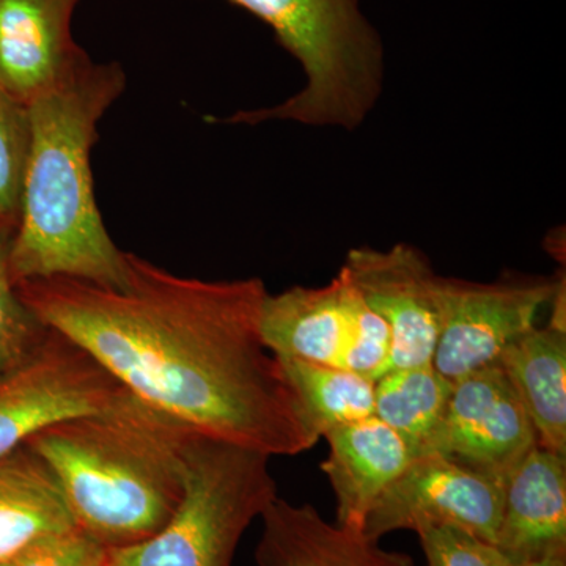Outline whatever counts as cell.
<instances>
[{
    "instance_id": "6da1fadb",
    "label": "cell",
    "mask_w": 566,
    "mask_h": 566,
    "mask_svg": "<svg viewBox=\"0 0 566 566\" xmlns=\"http://www.w3.org/2000/svg\"><path fill=\"white\" fill-rule=\"evenodd\" d=\"M17 289L48 327L189 430L270 458L301 455L319 441L264 344L262 279L181 277L126 252L122 289L69 277Z\"/></svg>"
},
{
    "instance_id": "7a4b0ae2",
    "label": "cell",
    "mask_w": 566,
    "mask_h": 566,
    "mask_svg": "<svg viewBox=\"0 0 566 566\" xmlns=\"http://www.w3.org/2000/svg\"><path fill=\"white\" fill-rule=\"evenodd\" d=\"M125 88L120 63L87 54L29 104L31 144L10 245L14 283L69 277L125 285L126 252L104 226L92 174L98 123Z\"/></svg>"
},
{
    "instance_id": "3957f363",
    "label": "cell",
    "mask_w": 566,
    "mask_h": 566,
    "mask_svg": "<svg viewBox=\"0 0 566 566\" xmlns=\"http://www.w3.org/2000/svg\"><path fill=\"white\" fill-rule=\"evenodd\" d=\"M196 434L129 392L102 411L52 424L25 446L57 476L74 526L118 551L147 542L172 517Z\"/></svg>"
},
{
    "instance_id": "277c9868",
    "label": "cell",
    "mask_w": 566,
    "mask_h": 566,
    "mask_svg": "<svg viewBox=\"0 0 566 566\" xmlns=\"http://www.w3.org/2000/svg\"><path fill=\"white\" fill-rule=\"evenodd\" d=\"M273 29L279 43L303 66L296 95L266 109L240 111L229 125L296 122L314 128H360L385 91L381 35L359 0H229Z\"/></svg>"
},
{
    "instance_id": "5b68a950",
    "label": "cell",
    "mask_w": 566,
    "mask_h": 566,
    "mask_svg": "<svg viewBox=\"0 0 566 566\" xmlns=\"http://www.w3.org/2000/svg\"><path fill=\"white\" fill-rule=\"evenodd\" d=\"M271 458L197 433L185 493L166 526L147 542L107 551L111 566H232L241 538L275 499Z\"/></svg>"
},
{
    "instance_id": "8992f818",
    "label": "cell",
    "mask_w": 566,
    "mask_h": 566,
    "mask_svg": "<svg viewBox=\"0 0 566 566\" xmlns=\"http://www.w3.org/2000/svg\"><path fill=\"white\" fill-rule=\"evenodd\" d=\"M264 344L277 357L333 365L376 379L385 374L392 335L340 268L323 286L268 293L262 308Z\"/></svg>"
},
{
    "instance_id": "52a82bcc",
    "label": "cell",
    "mask_w": 566,
    "mask_h": 566,
    "mask_svg": "<svg viewBox=\"0 0 566 566\" xmlns=\"http://www.w3.org/2000/svg\"><path fill=\"white\" fill-rule=\"evenodd\" d=\"M129 390L87 349L59 331L0 374V457L63 420L109 408Z\"/></svg>"
},
{
    "instance_id": "ba28073f",
    "label": "cell",
    "mask_w": 566,
    "mask_h": 566,
    "mask_svg": "<svg viewBox=\"0 0 566 566\" xmlns=\"http://www.w3.org/2000/svg\"><path fill=\"white\" fill-rule=\"evenodd\" d=\"M565 279L506 275L494 282L444 277V318L433 365L449 381L497 364L536 326Z\"/></svg>"
},
{
    "instance_id": "9c48e42d",
    "label": "cell",
    "mask_w": 566,
    "mask_h": 566,
    "mask_svg": "<svg viewBox=\"0 0 566 566\" xmlns=\"http://www.w3.org/2000/svg\"><path fill=\"white\" fill-rule=\"evenodd\" d=\"M505 482L441 455H422L378 499L364 534L379 542L398 531L455 526L495 545Z\"/></svg>"
},
{
    "instance_id": "30bf717a",
    "label": "cell",
    "mask_w": 566,
    "mask_h": 566,
    "mask_svg": "<svg viewBox=\"0 0 566 566\" xmlns=\"http://www.w3.org/2000/svg\"><path fill=\"white\" fill-rule=\"evenodd\" d=\"M344 268L392 335L386 371L433 363L444 318L446 275L436 273L428 256L406 243L357 248L346 253Z\"/></svg>"
},
{
    "instance_id": "8fae6325",
    "label": "cell",
    "mask_w": 566,
    "mask_h": 566,
    "mask_svg": "<svg viewBox=\"0 0 566 566\" xmlns=\"http://www.w3.org/2000/svg\"><path fill=\"white\" fill-rule=\"evenodd\" d=\"M538 446L534 424L501 365L453 382L444 417L423 455H441L505 482Z\"/></svg>"
},
{
    "instance_id": "7c38bea8",
    "label": "cell",
    "mask_w": 566,
    "mask_h": 566,
    "mask_svg": "<svg viewBox=\"0 0 566 566\" xmlns=\"http://www.w3.org/2000/svg\"><path fill=\"white\" fill-rule=\"evenodd\" d=\"M80 0H0V88L29 106L87 55L71 35Z\"/></svg>"
},
{
    "instance_id": "4fadbf2b",
    "label": "cell",
    "mask_w": 566,
    "mask_h": 566,
    "mask_svg": "<svg viewBox=\"0 0 566 566\" xmlns=\"http://www.w3.org/2000/svg\"><path fill=\"white\" fill-rule=\"evenodd\" d=\"M323 438L329 455L322 471L337 502V524L364 532L368 513L420 457L419 450L375 416L342 424Z\"/></svg>"
},
{
    "instance_id": "5bb4252c",
    "label": "cell",
    "mask_w": 566,
    "mask_h": 566,
    "mask_svg": "<svg viewBox=\"0 0 566 566\" xmlns=\"http://www.w3.org/2000/svg\"><path fill=\"white\" fill-rule=\"evenodd\" d=\"M495 546L512 564L566 554V457L535 446L513 469Z\"/></svg>"
},
{
    "instance_id": "9a60e30c",
    "label": "cell",
    "mask_w": 566,
    "mask_h": 566,
    "mask_svg": "<svg viewBox=\"0 0 566 566\" xmlns=\"http://www.w3.org/2000/svg\"><path fill=\"white\" fill-rule=\"evenodd\" d=\"M260 520L256 566H417L408 554L382 549L363 531L329 523L311 504L277 497Z\"/></svg>"
},
{
    "instance_id": "2e32d148",
    "label": "cell",
    "mask_w": 566,
    "mask_h": 566,
    "mask_svg": "<svg viewBox=\"0 0 566 566\" xmlns=\"http://www.w3.org/2000/svg\"><path fill=\"white\" fill-rule=\"evenodd\" d=\"M543 449L566 457V326H535L499 357Z\"/></svg>"
},
{
    "instance_id": "e0dca14e",
    "label": "cell",
    "mask_w": 566,
    "mask_h": 566,
    "mask_svg": "<svg viewBox=\"0 0 566 566\" xmlns=\"http://www.w3.org/2000/svg\"><path fill=\"white\" fill-rule=\"evenodd\" d=\"M74 527L57 476L39 453L22 446L0 457V564L43 536Z\"/></svg>"
},
{
    "instance_id": "ac0fdd59",
    "label": "cell",
    "mask_w": 566,
    "mask_h": 566,
    "mask_svg": "<svg viewBox=\"0 0 566 566\" xmlns=\"http://www.w3.org/2000/svg\"><path fill=\"white\" fill-rule=\"evenodd\" d=\"M279 359L300 398L305 419L319 439L342 424L375 416L374 379L333 365L294 357Z\"/></svg>"
},
{
    "instance_id": "d6986e66",
    "label": "cell",
    "mask_w": 566,
    "mask_h": 566,
    "mask_svg": "<svg viewBox=\"0 0 566 566\" xmlns=\"http://www.w3.org/2000/svg\"><path fill=\"white\" fill-rule=\"evenodd\" d=\"M452 386L433 363L394 368L375 381V417L403 436L422 457L444 417Z\"/></svg>"
},
{
    "instance_id": "ffe728a7",
    "label": "cell",
    "mask_w": 566,
    "mask_h": 566,
    "mask_svg": "<svg viewBox=\"0 0 566 566\" xmlns=\"http://www.w3.org/2000/svg\"><path fill=\"white\" fill-rule=\"evenodd\" d=\"M14 227V219L0 218V374L28 357L50 331L24 303L11 275L10 245Z\"/></svg>"
},
{
    "instance_id": "44dd1931",
    "label": "cell",
    "mask_w": 566,
    "mask_h": 566,
    "mask_svg": "<svg viewBox=\"0 0 566 566\" xmlns=\"http://www.w3.org/2000/svg\"><path fill=\"white\" fill-rule=\"evenodd\" d=\"M31 144L29 109L0 88V216L18 221Z\"/></svg>"
},
{
    "instance_id": "7402d4cb",
    "label": "cell",
    "mask_w": 566,
    "mask_h": 566,
    "mask_svg": "<svg viewBox=\"0 0 566 566\" xmlns=\"http://www.w3.org/2000/svg\"><path fill=\"white\" fill-rule=\"evenodd\" d=\"M427 566H510L493 543L455 526H424L416 532Z\"/></svg>"
},
{
    "instance_id": "603a6c76",
    "label": "cell",
    "mask_w": 566,
    "mask_h": 566,
    "mask_svg": "<svg viewBox=\"0 0 566 566\" xmlns=\"http://www.w3.org/2000/svg\"><path fill=\"white\" fill-rule=\"evenodd\" d=\"M107 551L80 528L36 539L7 566H103Z\"/></svg>"
},
{
    "instance_id": "cb8c5ba5",
    "label": "cell",
    "mask_w": 566,
    "mask_h": 566,
    "mask_svg": "<svg viewBox=\"0 0 566 566\" xmlns=\"http://www.w3.org/2000/svg\"><path fill=\"white\" fill-rule=\"evenodd\" d=\"M510 566H566V554L534 558V560L517 562Z\"/></svg>"
},
{
    "instance_id": "d4e9b609",
    "label": "cell",
    "mask_w": 566,
    "mask_h": 566,
    "mask_svg": "<svg viewBox=\"0 0 566 566\" xmlns=\"http://www.w3.org/2000/svg\"><path fill=\"white\" fill-rule=\"evenodd\" d=\"M103 566H111L109 565V562H107V558H106V562H104V565Z\"/></svg>"
},
{
    "instance_id": "484cf974",
    "label": "cell",
    "mask_w": 566,
    "mask_h": 566,
    "mask_svg": "<svg viewBox=\"0 0 566 566\" xmlns=\"http://www.w3.org/2000/svg\"><path fill=\"white\" fill-rule=\"evenodd\" d=\"M0 566H7L6 564H0Z\"/></svg>"
},
{
    "instance_id": "4316f807",
    "label": "cell",
    "mask_w": 566,
    "mask_h": 566,
    "mask_svg": "<svg viewBox=\"0 0 566 566\" xmlns=\"http://www.w3.org/2000/svg\"><path fill=\"white\" fill-rule=\"evenodd\" d=\"M0 218H2V216H0Z\"/></svg>"
}]
</instances>
